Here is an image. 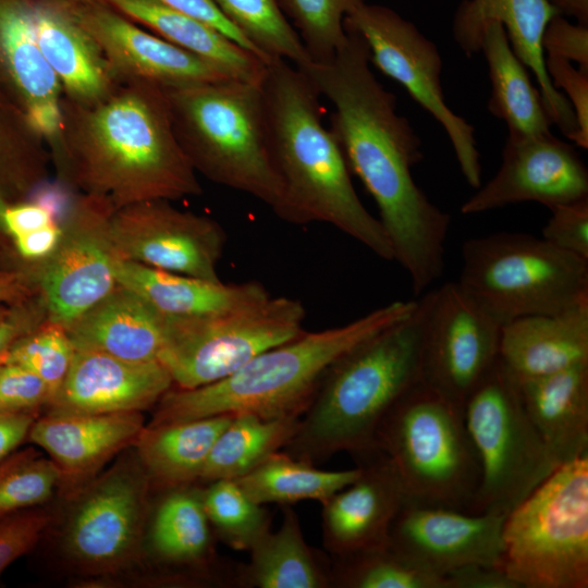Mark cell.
<instances>
[{
  "instance_id": "cell-51",
  "label": "cell",
  "mask_w": 588,
  "mask_h": 588,
  "mask_svg": "<svg viewBox=\"0 0 588 588\" xmlns=\"http://www.w3.org/2000/svg\"><path fill=\"white\" fill-rule=\"evenodd\" d=\"M57 221L52 209L38 199L23 201L5 209L3 224L7 234L13 237L35 231Z\"/></svg>"
},
{
  "instance_id": "cell-26",
  "label": "cell",
  "mask_w": 588,
  "mask_h": 588,
  "mask_svg": "<svg viewBox=\"0 0 588 588\" xmlns=\"http://www.w3.org/2000/svg\"><path fill=\"white\" fill-rule=\"evenodd\" d=\"M499 360L516 380L588 363V302L503 324Z\"/></svg>"
},
{
  "instance_id": "cell-42",
  "label": "cell",
  "mask_w": 588,
  "mask_h": 588,
  "mask_svg": "<svg viewBox=\"0 0 588 588\" xmlns=\"http://www.w3.org/2000/svg\"><path fill=\"white\" fill-rule=\"evenodd\" d=\"M60 486V470L49 456L34 448L16 449L0 461V517L38 507Z\"/></svg>"
},
{
  "instance_id": "cell-53",
  "label": "cell",
  "mask_w": 588,
  "mask_h": 588,
  "mask_svg": "<svg viewBox=\"0 0 588 588\" xmlns=\"http://www.w3.org/2000/svg\"><path fill=\"white\" fill-rule=\"evenodd\" d=\"M446 588H519L500 567L474 564L444 576Z\"/></svg>"
},
{
  "instance_id": "cell-36",
  "label": "cell",
  "mask_w": 588,
  "mask_h": 588,
  "mask_svg": "<svg viewBox=\"0 0 588 588\" xmlns=\"http://www.w3.org/2000/svg\"><path fill=\"white\" fill-rule=\"evenodd\" d=\"M299 420V417L234 414L216 440L199 481L208 483L243 477L268 456L283 450L297 431Z\"/></svg>"
},
{
  "instance_id": "cell-50",
  "label": "cell",
  "mask_w": 588,
  "mask_h": 588,
  "mask_svg": "<svg viewBox=\"0 0 588 588\" xmlns=\"http://www.w3.org/2000/svg\"><path fill=\"white\" fill-rule=\"evenodd\" d=\"M174 11L199 20L248 51L258 56L250 42L226 20L215 0H151ZM259 57V56H258ZM260 58V57H259ZM261 59V58H260Z\"/></svg>"
},
{
  "instance_id": "cell-4",
  "label": "cell",
  "mask_w": 588,
  "mask_h": 588,
  "mask_svg": "<svg viewBox=\"0 0 588 588\" xmlns=\"http://www.w3.org/2000/svg\"><path fill=\"white\" fill-rule=\"evenodd\" d=\"M424 326L419 298L409 316L335 359L283 451L316 465L340 452L376 450L381 422L421 380Z\"/></svg>"
},
{
  "instance_id": "cell-38",
  "label": "cell",
  "mask_w": 588,
  "mask_h": 588,
  "mask_svg": "<svg viewBox=\"0 0 588 588\" xmlns=\"http://www.w3.org/2000/svg\"><path fill=\"white\" fill-rule=\"evenodd\" d=\"M226 20L268 64L286 60L295 66L311 62L280 0H215Z\"/></svg>"
},
{
  "instance_id": "cell-25",
  "label": "cell",
  "mask_w": 588,
  "mask_h": 588,
  "mask_svg": "<svg viewBox=\"0 0 588 588\" xmlns=\"http://www.w3.org/2000/svg\"><path fill=\"white\" fill-rule=\"evenodd\" d=\"M32 11L38 46L60 82L64 99L95 103L121 84L64 0H32Z\"/></svg>"
},
{
  "instance_id": "cell-54",
  "label": "cell",
  "mask_w": 588,
  "mask_h": 588,
  "mask_svg": "<svg viewBox=\"0 0 588 588\" xmlns=\"http://www.w3.org/2000/svg\"><path fill=\"white\" fill-rule=\"evenodd\" d=\"M39 416L36 413L0 415V461L27 440L29 429Z\"/></svg>"
},
{
  "instance_id": "cell-7",
  "label": "cell",
  "mask_w": 588,
  "mask_h": 588,
  "mask_svg": "<svg viewBox=\"0 0 588 588\" xmlns=\"http://www.w3.org/2000/svg\"><path fill=\"white\" fill-rule=\"evenodd\" d=\"M376 449L393 464L406 503L475 513L481 468L463 407L422 380L383 419Z\"/></svg>"
},
{
  "instance_id": "cell-17",
  "label": "cell",
  "mask_w": 588,
  "mask_h": 588,
  "mask_svg": "<svg viewBox=\"0 0 588 588\" xmlns=\"http://www.w3.org/2000/svg\"><path fill=\"white\" fill-rule=\"evenodd\" d=\"M64 2L97 42L121 84L143 82L173 89L231 78L218 66L145 30L100 0Z\"/></svg>"
},
{
  "instance_id": "cell-11",
  "label": "cell",
  "mask_w": 588,
  "mask_h": 588,
  "mask_svg": "<svg viewBox=\"0 0 588 588\" xmlns=\"http://www.w3.org/2000/svg\"><path fill=\"white\" fill-rule=\"evenodd\" d=\"M305 317L301 301L271 295L216 314L166 317L158 362L169 372L174 388L207 385L229 377L262 352L298 336L305 331Z\"/></svg>"
},
{
  "instance_id": "cell-28",
  "label": "cell",
  "mask_w": 588,
  "mask_h": 588,
  "mask_svg": "<svg viewBox=\"0 0 588 588\" xmlns=\"http://www.w3.org/2000/svg\"><path fill=\"white\" fill-rule=\"evenodd\" d=\"M516 383L527 415L556 463L588 455V363Z\"/></svg>"
},
{
  "instance_id": "cell-27",
  "label": "cell",
  "mask_w": 588,
  "mask_h": 588,
  "mask_svg": "<svg viewBox=\"0 0 588 588\" xmlns=\"http://www.w3.org/2000/svg\"><path fill=\"white\" fill-rule=\"evenodd\" d=\"M166 317L134 291L117 284L66 330L76 350L146 363L158 360Z\"/></svg>"
},
{
  "instance_id": "cell-6",
  "label": "cell",
  "mask_w": 588,
  "mask_h": 588,
  "mask_svg": "<svg viewBox=\"0 0 588 588\" xmlns=\"http://www.w3.org/2000/svg\"><path fill=\"white\" fill-rule=\"evenodd\" d=\"M164 91L176 138L195 171L252 195L279 216L283 184L261 83L230 78Z\"/></svg>"
},
{
  "instance_id": "cell-49",
  "label": "cell",
  "mask_w": 588,
  "mask_h": 588,
  "mask_svg": "<svg viewBox=\"0 0 588 588\" xmlns=\"http://www.w3.org/2000/svg\"><path fill=\"white\" fill-rule=\"evenodd\" d=\"M46 319L47 307L40 293L10 306L8 316L0 321V357L19 338Z\"/></svg>"
},
{
  "instance_id": "cell-15",
  "label": "cell",
  "mask_w": 588,
  "mask_h": 588,
  "mask_svg": "<svg viewBox=\"0 0 588 588\" xmlns=\"http://www.w3.org/2000/svg\"><path fill=\"white\" fill-rule=\"evenodd\" d=\"M425 308L421 380L460 406L499 359L502 323L461 284L420 297Z\"/></svg>"
},
{
  "instance_id": "cell-18",
  "label": "cell",
  "mask_w": 588,
  "mask_h": 588,
  "mask_svg": "<svg viewBox=\"0 0 588 588\" xmlns=\"http://www.w3.org/2000/svg\"><path fill=\"white\" fill-rule=\"evenodd\" d=\"M588 197V171L572 145L552 133L509 134L494 176L461 206L476 215L523 201L548 208Z\"/></svg>"
},
{
  "instance_id": "cell-12",
  "label": "cell",
  "mask_w": 588,
  "mask_h": 588,
  "mask_svg": "<svg viewBox=\"0 0 588 588\" xmlns=\"http://www.w3.org/2000/svg\"><path fill=\"white\" fill-rule=\"evenodd\" d=\"M344 27L360 35L370 63L401 84L441 124L464 179L474 188L481 186L475 131L446 105L440 79L442 60L437 46L412 22L380 4H363L345 17Z\"/></svg>"
},
{
  "instance_id": "cell-1",
  "label": "cell",
  "mask_w": 588,
  "mask_h": 588,
  "mask_svg": "<svg viewBox=\"0 0 588 588\" xmlns=\"http://www.w3.org/2000/svg\"><path fill=\"white\" fill-rule=\"evenodd\" d=\"M344 28L346 40L330 62L297 68L333 105L329 128L377 204L394 260L421 295L443 273L451 217L416 184L412 168L422 159L420 139L372 73L360 35Z\"/></svg>"
},
{
  "instance_id": "cell-52",
  "label": "cell",
  "mask_w": 588,
  "mask_h": 588,
  "mask_svg": "<svg viewBox=\"0 0 588 588\" xmlns=\"http://www.w3.org/2000/svg\"><path fill=\"white\" fill-rule=\"evenodd\" d=\"M61 234L57 221L13 237L12 245L16 256L23 261L40 266L54 250Z\"/></svg>"
},
{
  "instance_id": "cell-16",
  "label": "cell",
  "mask_w": 588,
  "mask_h": 588,
  "mask_svg": "<svg viewBox=\"0 0 588 588\" xmlns=\"http://www.w3.org/2000/svg\"><path fill=\"white\" fill-rule=\"evenodd\" d=\"M111 234L121 259L221 281L218 265L226 234L210 217L180 210L171 200H145L115 209Z\"/></svg>"
},
{
  "instance_id": "cell-22",
  "label": "cell",
  "mask_w": 588,
  "mask_h": 588,
  "mask_svg": "<svg viewBox=\"0 0 588 588\" xmlns=\"http://www.w3.org/2000/svg\"><path fill=\"white\" fill-rule=\"evenodd\" d=\"M172 387L158 360L135 363L75 348L68 375L46 408L73 414L143 412Z\"/></svg>"
},
{
  "instance_id": "cell-37",
  "label": "cell",
  "mask_w": 588,
  "mask_h": 588,
  "mask_svg": "<svg viewBox=\"0 0 588 588\" xmlns=\"http://www.w3.org/2000/svg\"><path fill=\"white\" fill-rule=\"evenodd\" d=\"M359 473V466L344 470L320 469L281 450L234 481L258 504L286 506L306 500L322 503L353 482Z\"/></svg>"
},
{
  "instance_id": "cell-40",
  "label": "cell",
  "mask_w": 588,
  "mask_h": 588,
  "mask_svg": "<svg viewBox=\"0 0 588 588\" xmlns=\"http://www.w3.org/2000/svg\"><path fill=\"white\" fill-rule=\"evenodd\" d=\"M332 587L446 588L445 578L417 567L387 546L333 559Z\"/></svg>"
},
{
  "instance_id": "cell-3",
  "label": "cell",
  "mask_w": 588,
  "mask_h": 588,
  "mask_svg": "<svg viewBox=\"0 0 588 588\" xmlns=\"http://www.w3.org/2000/svg\"><path fill=\"white\" fill-rule=\"evenodd\" d=\"M261 86L283 184L278 217L294 224L329 223L380 258L394 260L381 222L360 201L344 154L323 124L320 94L309 77L286 60H273Z\"/></svg>"
},
{
  "instance_id": "cell-56",
  "label": "cell",
  "mask_w": 588,
  "mask_h": 588,
  "mask_svg": "<svg viewBox=\"0 0 588 588\" xmlns=\"http://www.w3.org/2000/svg\"><path fill=\"white\" fill-rule=\"evenodd\" d=\"M10 311V306L0 305V321L3 320Z\"/></svg>"
},
{
  "instance_id": "cell-33",
  "label": "cell",
  "mask_w": 588,
  "mask_h": 588,
  "mask_svg": "<svg viewBox=\"0 0 588 588\" xmlns=\"http://www.w3.org/2000/svg\"><path fill=\"white\" fill-rule=\"evenodd\" d=\"M282 522L249 550L247 564L238 565L237 587L331 588V564L321 560L305 540L296 512L282 506Z\"/></svg>"
},
{
  "instance_id": "cell-5",
  "label": "cell",
  "mask_w": 588,
  "mask_h": 588,
  "mask_svg": "<svg viewBox=\"0 0 588 588\" xmlns=\"http://www.w3.org/2000/svg\"><path fill=\"white\" fill-rule=\"evenodd\" d=\"M416 303L395 301L346 324L304 331L217 382L195 389L172 387L155 405L151 422L240 413L301 418L329 366L364 340L409 316Z\"/></svg>"
},
{
  "instance_id": "cell-34",
  "label": "cell",
  "mask_w": 588,
  "mask_h": 588,
  "mask_svg": "<svg viewBox=\"0 0 588 588\" xmlns=\"http://www.w3.org/2000/svg\"><path fill=\"white\" fill-rule=\"evenodd\" d=\"M50 162L47 142L0 83V250L12 245L3 224L5 209L39 193Z\"/></svg>"
},
{
  "instance_id": "cell-44",
  "label": "cell",
  "mask_w": 588,
  "mask_h": 588,
  "mask_svg": "<svg viewBox=\"0 0 588 588\" xmlns=\"http://www.w3.org/2000/svg\"><path fill=\"white\" fill-rule=\"evenodd\" d=\"M51 400L47 384L24 367L0 363V415L40 414Z\"/></svg>"
},
{
  "instance_id": "cell-10",
  "label": "cell",
  "mask_w": 588,
  "mask_h": 588,
  "mask_svg": "<svg viewBox=\"0 0 588 588\" xmlns=\"http://www.w3.org/2000/svg\"><path fill=\"white\" fill-rule=\"evenodd\" d=\"M463 413L481 468L475 514L507 515L560 465L499 359L466 399Z\"/></svg>"
},
{
  "instance_id": "cell-55",
  "label": "cell",
  "mask_w": 588,
  "mask_h": 588,
  "mask_svg": "<svg viewBox=\"0 0 588 588\" xmlns=\"http://www.w3.org/2000/svg\"><path fill=\"white\" fill-rule=\"evenodd\" d=\"M560 15L575 17L578 24L588 25V0H547Z\"/></svg>"
},
{
  "instance_id": "cell-24",
  "label": "cell",
  "mask_w": 588,
  "mask_h": 588,
  "mask_svg": "<svg viewBox=\"0 0 588 588\" xmlns=\"http://www.w3.org/2000/svg\"><path fill=\"white\" fill-rule=\"evenodd\" d=\"M0 83L48 142L60 125L63 93L38 46L32 0H0Z\"/></svg>"
},
{
  "instance_id": "cell-47",
  "label": "cell",
  "mask_w": 588,
  "mask_h": 588,
  "mask_svg": "<svg viewBox=\"0 0 588 588\" xmlns=\"http://www.w3.org/2000/svg\"><path fill=\"white\" fill-rule=\"evenodd\" d=\"M546 69L552 85L562 89L569 102L576 121L578 133L575 144L588 148V71L575 68L567 60L546 57Z\"/></svg>"
},
{
  "instance_id": "cell-45",
  "label": "cell",
  "mask_w": 588,
  "mask_h": 588,
  "mask_svg": "<svg viewBox=\"0 0 588 588\" xmlns=\"http://www.w3.org/2000/svg\"><path fill=\"white\" fill-rule=\"evenodd\" d=\"M542 238L556 248L588 260V197L549 208Z\"/></svg>"
},
{
  "instance_id": "cell-8",
  "label": "cell",
  "mask_w": 588,
  "mask_h": 588,
  "mask_svg": "<svg viewBox=\"0 0 588 588\" xmlns=\"http://www.w3.org/2000/svg\"><path fill=\"white\" fill-rule=\"evenodd\" d=\"M499 567L519 588H588V455L560 465L506 515Z\"/></svg>"
},
{
  "instance_id": "cell-32",
  "label": "cell",
  "mask_w": 588,
  "mask_h": 588,
  "mask_svg": "<svg viewBox=\"0 0 588 588\" xmlns=\"http://www.w3.org/2000/svg\"><path fill=\"white\" fill-rule=\"evenodd\" d=\"M233 415L151 422L135 443L150 483L166 490L199 481L210 451Z\"/></svg>"
},
{
  "instance_id": "cell-2",
  "label": "cell",
  "mask_w": 588,
  "mask_h": 588,
  "mask_svg": "<svg viewBox=\"0 0 588 588\" xmlns=\"http://www.w3.org/2000/svg\"><path fill=\"white\" fill-rule=\"evenodd\" d=\"M47 145L64 186L114 209L203 192L176 138L166 91L154 84L122 83L90 105L62 98L60 125Z\"/></svg>"
},
{
  "instance_id": "cell-41",
  "label": "cell",
  "mask_w": 588,
  "mask_h": 588,
  "mask_svg": "<svg viewBox=\"0 0 588 588\" xmlns=\"http://www.w3.org/2000/svg\"><path fill=\"white\" fill-rule=\"evenodd\" d=\"M366 0H280L311 62H330L346 40L344 20Z\"/></svg>"
},
{
  "instance_id": "cell-21",
  "label": "cell",
  "mask_w": 588,
  "mask_h": 588,
  "mask_svg": "<svg viewBox=\"0 0 588 588\" xmlns=\"http://www.w3.org/2000/svg\"><path fill=\"white\" fill-rule=\"evenodd\" d=\"M560 15L547 0H464L453 19V36L468 57L480 51L490 23H501L515 54L535 76L552 124L571 140L578 133L574 111L550 79L546 69L542 36L548 23Z\"/></svg>"
},
{
  "instance_id": "cell-13",
  "label": "cell",
  "mask_w": 588,
  "mask_h": 588,
  "mask_svg": "<svg viewBox=\"0 0 588 588\" xmlns=\"http://www.w3.org/2000/svg\"><path fill=\"white\" fill-rule=\"evenodd\" d=\"M115 209L105 199L77 193L60 222L59 242L37 267L47 319L68 329L118 284L120 258L111 234Z\"/></svg>"
},
{
  "instance_id": "cell-14",
  "label": "cell",
  "mask_w": 588,
  "mask_h": 588,
  "mask_svg": "<svg viewBox=\"0 0 588 588\" xmlns=\"http://www.w3.org/2000/svg\"><path fill=\"white\" fill-rule=\"evenodd\" d=\"M150 480L140 465L123 462L74 495L63 530L70 560L90 574L124 568L138 554Z\"/></svg>"
},
{
  "instance_id": "cell-46",
  "label": "cell",
  "mask_w": 588,
  "mask_h": 588,
  "mask_svg": "<svg viewBox=\"0 0 588 588\" xmlns=\"http://www.w3.org/2000/svg\"><path fill=\"white\" fill-rule=\"evenodd\" d=\"M49 522V514L38 507L0 517V576L38 543Z\"/></svg>"
},
{
  "instance_id": "cell-9",
  "label": "cell",
  "mask_w": 588,
  "mask_h": 588,
  "mask_svg": "<svg viewBox=\"0 0 588 588\" xmlns=\"http://www.w3.org/2000/svg\"><path fill=\"white\" fill-rule=\"evenodd\" d=\"M493 318L558 314L588 302V260L526 233L467 240L457 281Z\"/></svg>"
},
{
  "instance_id": "cell-35",
  "label": "cell",
  "mask_w": 588,
  "mask_h": 588,
  "mask_svg": "<svg viewBox=\"0 0 588 588\" xmlns=\"http://www.w3.org/2000/svg\"><path fill=\"white\" fill-rule=\"evenodd\" d=\"M480 51L485 54L492 87L488 110L506 123L509 134L537 136L551 133L552 123L540 93L513 51L501 23L487 26Z\"/></svg>"
},
{
  "instance_id": "cell-19",
  "label": "cell",
  "mask_w": 588,
  "mask_h": 588,
  "mask_svg": "<svg viewBox=\"0 0 588 588\" xmlns=\"http://www.w3.org/2000/svg\"><path fill=\"white\" fill-rule=\"evenodd\" d=\"M506 515L466 513L405 503L394 518L389 546L417 567L443 577L457 568L498 566Z\"/></svg>"
},
{
  "instance_id": "cell-31",
  "label": "cell",
  "mask_w": 588,
  "mask_h": 588,
  "mask_svg": "<svg viewBox=\"0 0 588 588\" xmlns=\"http://www.w3.org/2000/svg\"><path fill=\"white\" fill-rule=\"evenodd\" d=\"M163 491L148 531L152 555L167 566L216 573V537L205 512L203 488L191 483Z\"/></svg>"
},
{
  "instance_id": "cell-30",
  "label": "cell",
  "mask_w": 588,
  "mask_h": 588,
  "mask_svg": "<svg viewBox=\"0 0 588 588\" xmlns=\"http://www.w3.org/2000/svg\"><path fill=\"white\" fill-rule=\"evenodd\" d=\"M231 78L261 83L267 63L212 26L151 0H100Z\"/></svg>"
},
{
  "instance_id": "cell-23",
  "label": "cell",
  "mask_w": 588,
  "mask_h": 588,
  "mask_svg": "<svg viewBox=\"0 0 588 588\" xmlns=\"http://www.w3.org/2000/svg\"><path fill=\"white\" fill-rule=\"evenodd\" d=\"M142 412L73 414L47 412L33 422L27 440L44 450L61 474L60 488L75 494L114 455L135 444Z\"/></svg>"
},
{
  "instance_id": "cell-20",
  "label": "cell",
  "mask_w": 588,
  "mask_h": 588,
  "mask_svg": "<svg viewBox=\"0 0 588 588\" xmlns=\"http://www.w3.org/2000/svg\"><path fill=\"white\" fill-rule=\"evenodd\" d=\"M358 477L321 503L322 541L333 559L387 546L406 503L400 477L380 450L355 457Z\"/></svg>"
},
{
  "instance_id": "cell-29",
  "label": "cell",
  "mask_w": 588,
  "mask_h": 588,
  "mask_svg": "<svg viewBox=\"0 0 588 588\" xmlns=\"http://www.w3.org/2000/svg\"><path fill=\"white\" fill-rule=\"evenodd\" d=\"M115 279L166 317H193L224 311L270 296L257 281L223 283L174 273L119 259Z\"/></svg>"
},
{
  "instance_id": "cell-43",
  "label": "cell",
  "mask_w": 588,
  "mask_h": 588,
  "mask_svg": "<svg viewBox=\"0 0 588 588\" xmlns=\"http://www.w3.org/2000/svg\"><path fill=\"white\" fill-rule=\"evenodd\" d=\"M74 353L68 330L46 319L19 338L0 357V363L14 364L35 373L47 384L52 399L68 375Z\"/></svg>"
},
{
  "instance_id": "cell-39",
  "label": "cell",
  "mask_w": 588,
  "mask_h": 588,
  "mask_svg": "<svg viewBox=\"0 0 588 588\" xmlns=\"http://www.w3.org/2000/svg\"><path fill=\"white\" fill-rule=\"evenodd\" d=\"M206 515L216 538L236 551H249L269 530L271 516L234 480L221 479L203 488Z\"/></svg>"
},
{
  "instance_id": "cell-48",
  "label": "cell",
  "mask_w": 588,
  "mask_h": 588,
  "mask_svg": "<svg viewBox=\"0 0 588 588\" xmlns=\"http://www.w3.org/2000/svg\"><path fill=\"white\" fill-rule=\"evenodd\" d=\"M542 49L544 57L564 59L588 71V25L555 15L543 32Z\"/></svg>"
}]
</instances>
